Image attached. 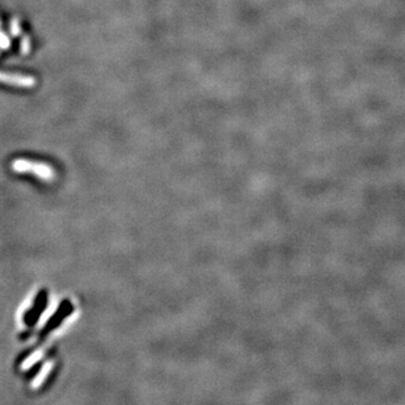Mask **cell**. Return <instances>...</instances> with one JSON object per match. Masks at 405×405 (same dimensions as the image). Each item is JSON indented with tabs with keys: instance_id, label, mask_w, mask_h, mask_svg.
Here are the masks:
<instances>
[{
	"instance_id": "3957f363",
	"label": "cell",
	"mask_w": 405,
	"mask_h": 405,
	"mask_svg": "<svg viewBox=\"0 0 405 405\" xmlns=\"http://www.w3.org/2000/svg\"><path fill=\"white\" fill-rule=\"evenodd\" d=\"M10 34L13 37H18L21 34L20 21L17 17H14L10 21Z\"/></svg>"
},
{
	"instance_id": "6da1fadb",
	"label": "cell",
	"mask_w": 405,
	"mask_h": 405,
	"mask_svg": "<svg viewBox=\"0 0 405 405\" xmlns=\"http://www.w3.org/2000/svg\"><path fill=\"white\" fill-rule=\"evenodd\" d=\"M12 167L16 173H30L46 180L52 179L54 176L53 170L50 165L45 163L33 162V161L30 160H24V159L15 160Z\"/></svg>"
},
{
	"instance_id": "7a4b0ae2",
	"label": "cell",
	"mask_w": 405,
	"mask_h": 405,
	"mask_svg": "<svg viewBox=\"0 0 405 405\" xmlns=\"http://www.w3.org/2000/svg\"><path fill=\"white\" fill-rule=\"evenodd\" d=\"M0 82L20 88H33L36 85L34 77L18 74H7L5 71H0Z\"/></svg>"
},
{
	"instance_id": "277c9868",
	"label": "cell",
	"mask_w": 405,
	"mask_h": 405,
	"mask_svg": "<svg viewBox=\"0 0 405 405\" xmlns=\"http://www.w3.org/2000/svg\"><path fill=\"white\" fill-rule=\"evenodd\" d=\"M31 51V40L29 35H24L21 37V41H20V52L21 54H29Z\"/></svg>"
},
{
	"instance_id": "8992f818",
	"label": "cell",
	"mask_w": 405,
	"mask_h": 405,
	"mask_svg": "<svg viewBox=\"0 0 405 405\" xmlns=\"http://www.w3.org/2000/svg\"><path fill=\"white\" fill-rule=\"evenodd\" d=\"M0 26H2V23H0Z\"/></svg>"
},
{
	"instance_id": "5b68a950",
	"label": "cell",
	"mask_w": 405,
	"mask_h": 405,
	"mask_svg": "<svg viewBox=\"0 0 405 405\" xmlns=\"http://www.w3.org/2000/svg\"><path fill=\"white\" fill-rule=\"evenodd\" d=\"M10 46H12V42H10L9 37L0 30V49L8 50L10 49Z\"/></svg>"
}]
</instances>
